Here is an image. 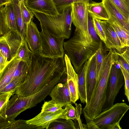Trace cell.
<instances>
[{
	"mask_svg": "<svg viewBox=\"0 0 129 129\" xmlns=\"http://www.w3.org/2000/svg\"><path fill=\"white\" fill-rule=\"evenodd\" d=\"M96 59L94 56L90 62L85 76L86 105L89 102L95 88L96 78Z\"/></svg>",
	"mask_w": 129,
	"mask_h": 129,
	"instance_id": "ffe728a7",
	"label": "cell"
},
{
	"mask_svg": "<svg viewBox=\"0 0 129 129\" xmlns=\"http://www.w3.org/2000/svg\"><path fill=\"white\" fill-rule=\"evenodd\" d=\"M129 46L126 47L123 52L113 50L115 62L119 65L129 73Z\"/></svg>",
	"mask_w": 129,
	"mask_h": 129,
	"instance_id": "484cf974",
	"label": "cell"
},
{
	"mask_svg": "<svg viewBox=\"0 0 129 129\" xmlns=\"http://www.w3.org/2000/svg\"><path fill=\"white\" fill-rule=\"evenodd\" d=\"M33 18L26 25L25 39L29 49L33 52H39L41 43L39 31L37 25L33 21Z\"/></svg>",
	"mask_w": 129,
	"mask_h": 129,
	"instance_id": "2e32d148",
	"label": "cell"
},
{
	"mask_svg": "<svg viewBox=\"0 0 129 129\" xmlns=\"http://www.w3.org/2000/svg\"><path fill=\"white\" fill-rule=\"evenodd\" d=\"M40 24L45 27L52 35L64 39H69L71 33L72 20L71 6L56 16L33 12Z\"/></svg>",
	"mask_w": 129,
	"mask_h": 129,
	"instance_id": "277c9868",
	"label": "cell"
},
{
	"mask_svg": "<svg viewBox=\"0 0 129 129\" xmlns=\"http://www.w3.org/2000/svg\"><path fill=\"white\" fill-rule=\"evenodd\" d=\"M9 99L4 113L0 117L6 120L14 119L22 112L30 108L27 96L13 94Z\"/></svg>",
	"mask_w": 129,
	"mask_h": 129,
	"instance_id": "30bf717a",
	"label": "cell"
},
{
	"mask_svg": "<svg viewBox=\"0 0 129 129\" xmlns=\"http://www.w3.org/2000/svg\"><path fill=\"white\" fill-rule=\"evenodd\" d=\"M83 111L86 122V124H82L83 128L89 129H99L93 122L92 119H91L88 116L84 111Z\"/></svg>",
	"mask_w": 129,
	"mask_h": 129,
	"instance_id": "ab89813d",
	"label": "cell"
},
{
	"mask_svg": "<svg viewBox=\"0 0 129 129\" xmlns=\"http://www.w3.org/2000/svg\"><path fill=\"white\" fill-rule=\"evenodd\" d=\"M75 125L72 119L60 118L51 122L48 129H76Z\"/></svg>",
	"mask_w": 129,
	"mask_h": 129,
	"instance_id": "83f0119b",
	"label": "cell"
},
{
	"mask_svg": "<svg viewBox=\"0 0 129 129\" xmlns=\"http://www.w3.org/2000/svg\"><path fill=\"white\" fill-rule=\"evenodd\" d=\"M123 74L124 85V94L128 102H129V73L124 68L119 66Z\"/></svg>",
	"mask_w": 129,
	"mask_h": 129,
	"instance_id": "74e56055",
	"label": "cell"
},
{
	"mask_svg": "<svg viewBox=\"0 0 129 129\" xmlns=\"http://www.w3.org/2000/svg\"><path fill=\"white\" fill-rule=\"evenodd\" d=\"M11 30L19 32L16 25L13 7L11 2L0 9V36L4 35Z\"/></svg>",
	"mask_w": 129,
	"mask_h": 129,
	"instance_id": "8fae6325",
	"label": "cell"
},
{
	"mask_svg": "<svg viewBox=\"0 0 129 129\" xmlns=\"http://www.w3.org/2000/svg\"><path fill=\"white\" fill-rule=\"evenodd\" d=\"M66 104L58 103L52 100L45 102L42 107L41 112L43 113H50L54 112L62 109Z\"/></svg>",
	"mask_w": 129,
	"mask_h": 129,
	"instance_id": "f546056e",
	"label": "cell"
},
{
	"mask_svg": "<svg viewBox=\"0 0 129 129\" xmlns=\"http://www.w3.org/2000/svg\"><path fill=\"white\" fill-rule=\"evenodd\" d=\"M88 10L92 18L105 21L109 19L108 13L102 2L96 3L90 1L88 4Z\"/></svg>",
	"mask_w": 129,
	"mask_h": 129,
	"instance_id": "603a6c76",
	"label": "cell"
},
{
	"mask_svg": "<svg viewBox=\"0 0 129 129\" xmlns=\"http://www.w3.org/2000/svg\"><path fill=\"white\" fill-rule=\"evenodd\" d=\"M65 109L50 113L41 112L33 118L26 120L28 124L41 127L43 129H48L49 124L52 122L59 118L66 119Z\"/></svg>",
	"mask_w": 129,
	"mask_h": 129,
	"instance_id": "9a60e30c",
	"label": "cell"
},
{
	"mask_svg": "<svg viewBox=\"0 0 129 129\" xmlns=\"http://www.w3.org/2000/svg\"><path fill=\"white\" fill-rule=\"evenodd\" d=\"M92 20L95 31L100 39L104 43L106 41V38L101 23L102 20L93 18Z\"/></svg>",
	"mask_w": 129,
	"mask_h": 129,
	"instance_id": "e575fe53",
	"label": "cell"
},
{
	"mask_svg": "<svg viewBox=\"0 0 129 129\" xmlns=\"http://www.w3.org/2000/svg\"><path fill=\"white\" fill-rule=\"evenodd\" d=\"M129 109V106L126 103H116L102 111L92 120L99 129H107L110 125L120 122Z\"/></svg>",
	"mask_w": 129,
	"mask_h": 129,
	"instance_id": "52a82bcc",
	"label": "cell"
},
{
	"mask_svg": "<svg viewBox=\"0 0 129 129\" xmlns=\"http://www.w3.org/2000/svg\"><path fill=\"white\" fill-rule=\"evenodd\" d=\"M24 79V78L21 77L15 78L0 90V94L10 91L15 92Z\"/></svg>",
	"mask_w": 129,
	"mask_h": 129,
	"instance_id": "1f68e13d",
	"label": "cell"
},
{
	"mask_svg": "<svg viewBox=\"0 0 129 129\" xmlns=\"http://www.w3.org/2000/svg\"><path fill=\"white\" fill-rule=\"evenodd\" d=\"M89 3L79 2L71 6L72 23L78 31L82 39L88 44L93 41L89 34L88 27Z\"/></svg>",
	"mask_w": 129,
	"mask_h": 129,
	"instance_id": "8992f818",
	"label": "cell"
},
{
	"mask_svg": "<svg viewBox=\"0 0 129 129\" xmlns=\"http://www.w3.org/2000/svg\"><path fill=\"white\" fill-rule=\"evenodd\" d=\"M33 52L29 49L25 39L23 40L17 54V57L20 60L24 61L29 66Z\"/></svg>",
	"mask_w": 129,
	"mask_h": 129,
	"instance_id": "4316f807",
	"label": "cell"
},
{
	"mask_svg": "<svg viewBox=\"0 0 129 129\" xmlns=\"http://www.w3.org/2000/svg\"></svg>",
	"mask_w": 129,
	"mask_h": 129,
	"instance_id": "bcb514c9",
	"label": "cell"
},
{
	"mask_svg": "<svg viewBox=\"0 0 129 129\" xmlns=\"http://www.w3.org/2000/svg\"><path fill=\"white\" fill-rule=\"evenodd\" d=\"M93 40L90 44L82 38L76 29L73 36L64 42L63 47L66 55L77 73L85 62L96 52L101 45V41Z\"/></svg>",
	"mask_w": 129,
	"mask_h": 129,
	"instance_id": "7a4b0ae2",
	"label": "cell"
},
{
	"mask_svg": "<svg viewBox=\"0 0 129 129\" xmlns=\"http://www.w3.org/2000/svg\"><path fill=\"white\" fill-rule=\"evenodd\" d=\"M24 39L19 32L14 30L0 36V51L9 61L16 55Z\"/></svg>",
	"mask_w": 129,
	"mask_h": 129,
	"instance_id": "9c48e42d",
	"label": "cell"
},
{
	"mask_svg": "<svg viewBox=\"0 0 129 129\" xmlns=\"http://www.w3.org/2000/svg\"><path fill=\"white\" fill-rule=\"evenodd\" d=\"M52 100L60 103H71L70 91L67 82L59 83L51 90L49 94Z\"/></svg>",
	"mask_w": 129,
	"mask_h": 129,
	"instance_id": "ac0fdd59",
	"label": "cell"
},
{
	"mask_svg": "<svg viewBox=\"0 0 129 129\" xmlns=\"http://www.w3.org/2000/svg\"><path fill=\"white\" fill-rule=\"evenodd\" d=\"M107 21L112 22L116 26L119 31L123 39L127 45L129 46V31L115 21Z\"/></svg>",
	"mask_w": 129,
	"mask_h": 129,
	"instance_id": "8d00e7d4",
	"label": "cell"
},
{
	"mask_svg": "<svg viewBox=\"0 0 129 129\" xmlns=\"http://www.w3.org/2000/svg\"><path fill=\"white\" fill-rule=\"evenodd\" d=\"M55 7L60 14L71 6L73 3L81 2L89 3L90 0H52Z\"/></svg>",
	"mask_w": 129,
	"mask_h": 129,
	"instance_id": "f1b7e54d",
	"label": "cell"
},
{
	"mask_svg": "<svg viewBox=\"0 0 129 129\" xmlns=\"http://www.w3.org/2000/svg\"><path fill=\"white\" fill-rule=\"evenodd\" d=\"M18 30L24 38L25 36L26 25L23 22L21 17L20 8V1L11 0Z\"/></svg>",
	"mask_w": 129,
	"mask_h": 129,
	"instance_id": "cb8c5ba5",
	"label": "cell"
},
{
	"mask_svg": "<svg viewBox=\"0 0 129 129\" xmlns=\"http://www.w3.org/2000/svg\"><path fill=\"white\" fill-rule=\"evenodd\" d=\"M41 31L40 32L41 39L39 51L42 56L51 58L64 57L63 47L64 39L51 34L43 25L40 24Z\"/></svg>",
	"mask_w": 129,
	"mask_h": 129,
	"instance_id": "5b68a950",
	"label": "cell"
},
{
	"mask_svg": "<svg viewBox=\"0 0 129 129\" xmlns=\"http://www.w3.org/2000/svg\"><path fill=\"white\" fill-rule=\"evenodd\" d=\"M114 62L113 51L111 49L106 54L105 62L102 75L89 102L83 109V111L92 119L102 111L106 100L107 87L110 71Z\"/></svg>",
	"mask_w": 129,
	"mask_h": 129,
	"instance_id": "3957f363",
	"label": "cell"
},
{
	"mask_svg": "<svg viewBox=\"0 0 129 129\" xmlns=\"http://www.w3.org/2000/svg\"><path fill=\"white\" fill-rule=\"evenodd\" d=\"M9 62L0 51V73L2 71Z\"/></svg>",
	"mask_w": 129,
	"mask_h": 129,
	"instance_id": "b9f144b4",
	"label": "cell"
},
{
	"mask_svg": "<svg viewBox=\"0 0 129 129\" xmlns=\"http://www.w3.org/2000/svg\"><path fill=\"white\" fill-rule=\"evenodd\" d=\"M101 23L106 38L104 43L106 48L121 52L124 48L114 29L107 21L102 20Z\"/></svg>",
	"mask_w": 129,
	"mask_h": 129,
	"instance_id": "e0dca14e",
	"label": "cell"
},
{
	"mask_svg": "<svg viewBox=\"0 0 129 129\" xmlns=\"http://www.w3.org/2000/svg\"><path fill=\"white\" fill-rule=\"evenodd\" d=\"M66 71L64 57L49 58L42 56L38 52L33 53L27 74L14 94L26 96L37 93L57 74Z\"/></svg>",
	"mask_w": 129,
	"mask_h": 129,
	"instance_id": "6da1fadb",
	"label": "cell"
},
{
	"mask_svg": "<svg viewBox=\"0 0 129 129\" xmlns=\"http://www.w3.org/2000/svg\"><path fill=\"white\" fill-rule=\"evenodd\" d=\"M102 2L108 13V20L116 22L129 31V21L118 9L109 0H102Z\"/></svg>",
	"mask_w": 129,
	"mask_h": 129,
	"instance_id": "d6986e66",
	"label": "cell"
},
{
	"mask_svg": "<svg viewBox=\"0 0 129 129\" xmlns=\"http://www.w3.org/2000/svg\"><path fill=\"white\" fill-rule=\"evenodd\" d=\"M95 53L85 62L78 73L79 97L81 103L83 104L86 103V102L85 86V76L90 62L93 57L95 56Z\"/></svg>",
	"mask_w": 129,
	"mask_h": 129,
	"instance_id": "44dd1931",
	"label": "cell"
},
{
	"mask_svg": "<svg viewBox=\"0 0 129 129\" xmlns=\"http://www.w3.org/2000/svg\"><path fill=\"white\" fill-rule=\"evenodd\" d=\"M66 112L65 114L66 119L76 120V108L71 103H68L65 106Z\"/></svg>",
	"mask_w": 129,
	"mask_h": 129,
	"instance_id": "d590c367",
	"label": "cell"
},
{
	"mask_svg": "<svg viewBox=\"0 0 129 129\" xmlns=\"http://www.w3.org/2000/svg\"><path fill=\"white\" fill-rule=\"evenodd\" d=\"M119 123L120 122H118L110 125L107 127V129H121Z\"/></svg>",
	"mask_w": 129,
	"mask_h": 129,
	"instance_id": "7bdbcfd3",
	"label": "cell"
},
{
	"mask_svg": "<svg viewBox=\"0 0 129 129\" xmlns=\"http://www.w3.org/2000/svg\"><path fill=\"white\" fill-rule=\"evenodd\" d=\"M20 0V1H21V0Z\"/></svg>",
	"mask_w": 129,
	"mask_h": 129,
	"instance_id": "f6af8a7d",
	"label": "cell"
},
{
	"mask_svg": "<svg viewBox=\"0 0 129 129\" xmlns=\"http://www.w3.org/2000/svg\"><path fill=\"white\" fill-rule=\"evenodd\" d=\"M11 2V0H0V9L4 6Z\"/></svg>",
	"mask_w": 129,
	"mask_h": 129,
	"instance_id": "ee69618b",
	"label": "cell"
},
{
	"mask_svg": "<svg viewBox=\"0 0 129 129\" xmlns=\"http://www.w3.org/2000/svg\"><path fill=\"white\" fill-rule=\"evenodd\" d=\"M26 7L32 12L56 16L58 12L52 0H24Z\"/></svg>",
	"mask_w": 129,
	"mask_h": 129,
	"instance_id": "5bb4252c",
	"label": "cell"
},
{
	"mask_svg": "<svg viewBox=\"0 0 129 129\" xmlns=\"http://www.w3.org/2000/svg\"><path fill=\"white\" fill-rule=\"evenodd\" d=\"M115 62L112 65L107 84L106 100L102 111L106 110L114 104L116 96L124 85V78L120 67Z\"/></svg>",
	"mask_w": 129,
	"mask_h": 129,
	"instance_id": "ba28073f",
	"label": "cell"
},
{
	"mask_svg": "<svg viewBox=\"0 0 129 129\" xmlns=\"http://www.w3.org/2000/svg\"><path fill=\"white\" fill-rule=\"evenodd\" d=\"M95 56L96 61V83L94 89L102 74L105 62L106 54H104L102 44L97 50Z\"/></svg>",
	"mask_w": 129,
	"mask_h": 129,
	"instance_id": "d4e9b609",
	"label": "cell"
},
{
	"mask_svg": "<svg viewBox=\"0 0 129 129\" xmlns=\"http://www.w3.org/2000/svg\"><path fill=\"white\" fill-rule=\"evenodd\" d=\"M64 58L67 71V82L70 91L71 101L72 103L75 104L79 99L78 74L66 54H64Z\"/></svg>",
	"mask_w": 129,
	"mask_h": 129,
	"instance_id": "4fadbf2b",
	"label": "cell"
},
{
	"mask_svg": "<svg viewBox=\"0 0 129 129\" xmlns=\"http://www.w3.org/2000/svg\"><path fill=\"white\" fill-rule=\"evenodd\" d=\"M20 60L17 58L16 54L1 72L0 90L15 78H23L22 73L18 67Z\"/></svg>",
	"mask_w": 129,
	"mask_h": 129,
	"instance_id": "7c38bea8",
	"label": "cell"
},
{
	"mask_svg": "<svg viewBox=\"0 0 129 129\" xmlns=\"http://www.w3.org/2000/svg\"><path fill=\"white\" fill-rule=\"evenodd\" d=\"M15 92L10 91L0 94V116L5 112L9 100Z\"/></svg>",
	"mask_w": 129,
	"mask_h": 129,
	"instance_id": "836d02e7",
	"label": "cell"
},
{
	"mask_svg": "<svg viewBox=\"0 0 129 129\" xmlns=\"http://www.w3.org/2000/svg\"><path fill=\"white\" fill-rule=\"evenodd\" d=\"M88 27L89 34L93 40L99 41V37H98L95 31L92 18L89 13L88 19Z\"/></svg>",
	"mask_w": 129,
	"mask_h": 129,
	"instance_id": "f35d334b",
	"label": "cell"
},
{
	"mask_svg": "<svg viewBox=\"0 0 129 129\" xmlns=\"http://www.w3.org/2000/svg\"><path fill=\"white\" fill-rule=\"evenodd\" d=\"M76 106V110L77 120H76L78 123V126L79 127V128L83 129L82 124L81 121L80 116L82 112V106L81 104H79L78 105L77 103H75Z\"/></svg>",
	"mask_w": 129,
	"mask_h": 129,
	"instance_id": "60d3db41",
	"label": "cell"
},
{
	"mask_svg": "<svg viewBox=\"0 0 129 129\" xmlns=\"http://www.w3.org/2000/svg\"><path fill=\"white\" fill-rule=\"evenodd\" d=\"M43 129L40 126L27 123L22 119L5 120L0 117V129Z\"/></svg>",
	"mask_w": 129,
	"mask_h": 129,
	"instance_id": "7402d4cb",
	"label": "cell"
},
{
	"mask_svg": "<svg viewBox=\"0 0 129 129\" xmlns=\"http://www.w3.org/2000/svg\"><path fill=\"white\" fill-rule=\"evenodd\" d=\"M129 21V0H109Z\"/></svg>",
	"mask_w": 129,
	"mask_h": 129,
	"instance_id": "4dcf8cb0",
	"label": "cell"
},
{
	"mask_svg": "<svg viewBox=\"0 0 129 129\" xmlns=\"http://www.w3.org/2000/svg\"><path fill=\"white\" fill-rule=\"evenodd\" d=\"M20 6L22 20L24 23L27 25L33 18L34 15L33 12L26 7L24 0L20 1Z\"/></svg>",
	"mask_w": 129,
	"mask_h": 129,
	"instance_id": "d6a6232c",
	"label": "cell"
}]
</instances>
